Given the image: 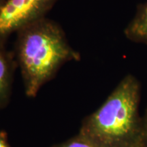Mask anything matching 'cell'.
<instances>
[{
    "mask_svg": "<svg viewBox=\"0 0 147 147\" xmlns=\"http://www.w3.org/2000/svg\"><path fill=\"white\" fill-rule=\"evenodd\" d=\"M16 34L13 53L29 97H36L62 65L80 59L62 27L47 16L25 25Z\"/></svg>",
    "mask_w": 147,
    "mask_h": 147,
    "instance_id": "6da1fadb",
    "label": "cell"
},
{
    "mask_svg": "<svg viewBox=\"0 0 147 147\" xmlns=\"http://www.w3.org/2000/svg\"><path fill=\"white\" fill-rule=\"evenodd\" d=\"M140 100V82L134 75H126L102 105L84 119L79 133L100 147L143 144Z\"/></svg>",
    "mask_w": 147,
    "mask_h": 147,
    "instance_id": "7a4b0ae2",
    "label": "cell"
},
{
    "mask_svg": "<svg viewBox=\"0 0 147 147\" xmlns=\"http://www.w3.org/2000/svg\"><path fill=\"white\" fill-rule=\"evenodd\" d=\"M59 0H6L0 8V47L25 25L45 17Z\"/></svg>",
    "mask_w": 147,
    "mask_h": 147,
    "instance_id": "3957f363",
    "label": "cell"
},
{
    "mask_svg": "<svg viewBox=\"0 0 147 147\" xmlns=\"http://www.w3.org/2000/svg\"><path fill=\"white\" fill-rule=\"evenodd\" d=\"M17 65L13 52L0 47V108L8 104L12 89L13 74Z\"/></svg>",
    "mask_w": 147,
    "mask_h": 147,
    "instance_id": "277c9868",
    "label": "cell"
},
{
    "mask_svg": "<svg viewBox=\"0 0 147 147\" xmlns=\"http://www.w3.org/2000/svg\"><path fill=\"white\" fill-rule=\"evenodd\" d=\"M127 39L147 46V1L138 5L135 15L124 30Z\"/></svg>",
    "mask_w": 147,
    "mask_h": 147,
    "instance_id": "5b68a950",
    "label": "cell"
},
{
    "mask_svg": "<svg viewBox=\"0 0 147 147\" xmlns=\"http://www.w3.org/2000/svg\"><path fill=\"white\" fill-rule=\"evenodd\" d=\"M53 147H100L91 140L78 133L74 137L65 141V142L55 145Z\"/></svg>",
    "mask_w": 147,
    "mask_h": 147,
    "instance_id": "8992f818",
    "label": "cell"
},
{
    "mask_svg": "<svg viewBox=\"0 0 147 147\" xmlns=\"http://www.w3.org/2000/svg\"><path fill=\"white\" fill-rule=\"evenodd\" d=\"M142 142L144 147H147V109L142 117Z\"/></svg>",
    "mask_w": 147,
    "mask_h": 147,
    "instance_id": "52a82bcc",
    "label": "cell"
},
{
    "mask_svg": "<svg viewBox=\"0 0 147 147\" xmlns=\"http://www.w3.org/2000/svg\"><path fill=\"white\" fill-rule=\"evenodd\" d=\"M0 147H11L8 142L6 134L1 131H0Z\"/></svg>",
    "mask_w": 147,
    "mask_h": 147,
    "instance_id": "ba28073f",
    "label": "cell"
},
{
    "mask_svg": "<svg viewBox=\"0 0 147 147\" xmlns=\"http://www.w3.org/2000/svg\"><path fill=\"white\" fill-rule=\"evenodd\" d=\"M119 147H144V146L142 143H140V144L127 145V146H119Z\"/></svg>",
    "mask_w": 147,
    "mask_h": 147,
    "instance_id": "9c48e42d",
    "label": "cell"
},
{
    "mask_svg": "<svg viewBox=\"0 0 147 147\" xmlns=\"http://www.w3.org/2000/svg\"><path fill=\"white\" fill-rule=\"evenodd\" d=\"M5 1H6V0H0V8L2 6V5H3V3H4Z\"/></svg>",
    "mask_w": 147,
    "mask_h": 147,
    "instance_id": "30bf717a",
    "label": "cell"
}]
</instances>
